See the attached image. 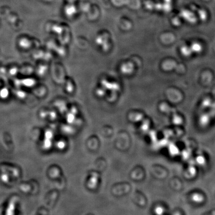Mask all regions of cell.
I'll list each match as a JSON object with an SVG mask.
<instances>
[{"mask_svg":"<svg viewBox=\"0 0 215 215\" xmlns=\"http://www.w3.org/2000/svg\"><path fill=\"white\" fill-rule=\"evenodd\" d=\"M58 145H59V147H63V143H58Z\"/></svg>","mask_w":215,"mask_h":215,"instance_id":"cell-2","label":"cell"},{"mask_svg":"<svg viewBox=\"0 0 215 215\" xmlns=\"http://www.w3.org/2000/svg\"><path fill=\"white\" fill-rule=\"evenodd\" d=\"M75 13V10L73 8L69 7L66 10V13L67 15H72L74 13Z\"/></svg>","mask_w":215,"mask_h":215,"instance_id":"cell-1","label":"cell"}]
</instances>
